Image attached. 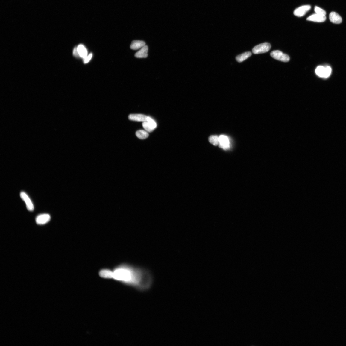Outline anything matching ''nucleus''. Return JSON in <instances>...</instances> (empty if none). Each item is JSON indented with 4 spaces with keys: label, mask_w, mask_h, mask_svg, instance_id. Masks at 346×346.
<instances>
[{
    "label": "nucleus",
    "mask_w": 346,
    "mask_h": 346,
    "mask_svg": "<svg viewBox=\"0 0 346 346\" xmlns=\"http://www.w3.org/2000/svg\"><path fill=\"white\" fill-rule=\"evenodd\" d=\"M329 19L330 21L334 24H339L342 21V18L337 13L334 12L330 13Z\"/></svg>",
    "instance_id": "f8f14e48"
},
{
    "label": "nucleus",
    "mask_w": 346,
    "mask_h": 346,
    "mask_svg": "<svg viewBox=\"0 0 346 346\" xmlns=\"http://www.w3.org/2000/svg\"><path fill=\"white\" fill-rule=\"evenodd\" d=\"M72 54L73 56L76 58H78L80 57L78 51H77V47H75L74 48L73 50Z\"/></svg>",
    "instance_id": "4be33fe9"
},
{
    "label": "nucleus",
    "mask_w": 346,
    "mask_h": 346,
    "mask_svg": "<svg viewBox=\"0 0 346 346\" xmlns=\"http://www.w3.org/2000/svg\"><path fill=\"white\" fill-rule=\"evenodd\" d=\"M77 49L80 57L84 59L88 56L87 50L83 45H79Z\"/></svg>",
    "instance_id": "dca6fc26"
},
{
    "label": "nucleus",
    "mask_w": 346,
    "mask_h": 346,
    "mask_svg": "<svg viewBox=\"0 0 346 346\" xmlns=\"http://www.w3.org/2000/svg\"><path fill=\"white\" fill-rule=\"evenodd\" d=\"M136 135L138 138L142 139L147 138L149 136V134L147 131L142 130L136 131Z\"/></svg>",
    "instance_id": "a211bd4d"
},
{
    "label": "nucleus",
    "mask_w": 346,
    "mask_h": 346,
    "mask_svg": "<svg viewBox=\"0 0 346 346\" xmlns=\"http://www.w3.org/2000/svg\"><path fill=\"white\" fill-rule=\"evenodd\" d=\"M142 126L145 130L151 133L157 128V124L156 122L151 118L148 116L147 121L143 122Z\"/></svg>",
    "instance_id": "39448f33"
},
{
    "label": "nucleus",
    "mask_w": 346,
    "mask_h": 346,
    "mask_svg": "<svg viewBox=\"0 0 346 346\" xmlns=\"http://www.w3.org/2000/svg\"><path fill=\"white\" fill-rule=\"evenodd\" d=\"M315 11L316 14L323 16H325L326 14V11L323 9L317 6H315Z\"/></svg>",
    "instance_id": "aec40b11"
},
{
    "label": "nucleus",
    "mask_w": 346,
    "mask_h": 346,
    "mask_svg": "<svg viewBox=\"0 0 346 346\" xmlns=\"http://www.w3.org/2000/svg\"><path fill=\"white\" fill-rule=\"evenodd\" d=\"M148 47L147 45L141 48L135 55L136 57L139 58H146L148 57Z\"/></svg>",
    "instance_id": "ddd939ff"
},
{
    "label": "nucleus",
    "mask_w": 346,
    "mask_h": 346,
    "mask_svg": "<svg viewBox=\"0 0 346 346\" xmlns=\"http://www.w3.org/2000/svg\"><path fill=\"white\" fill-rule=\"evenodd\" d=\"M98 274L103 279H113V270L110 268H101L99 271Z\"/></svg>",
    "instance_id": "423d86ee"
},
{
    "label": "nucleus",
    "mask_w": 346,
    "mask_h": 346,
    "mask_svg": "<svg viewBox=\"0 0 346 346\" xmlns=\"http://www.w3.org/2000/svg\"><path fill=\"white\" fill-rule=\"evenodd\" d=\"M331 68L329 66H318L315 70V73L318 76L321 78H326L329 77L331 75Z\"/></svg>",
    "instance_id": "f03ea898"
},
{
    "label": "nucleus",
    "mask_w": 346,
    "mask_h": 346,
    "mask_svg": "<svg viewBox=\"0 0 346 346\" xmlns=\"http://www.w3.org/2000/svg\"><path fill=\"white\" fill-rule=\"evenodd\" d=\"M209 142L215 146H217L219 144V137L217 135H212L209 138Z\"/></svg>",
    "instance_id": "6ab92c4d"
},
{
    "label": "nucleus",
    "mask_w": 346,
    "mask_h": 346,
    "mask_svg": "<svg viewBox=\"0 0 346 346\" xmlns=\"http://www.w3.org/2000/svg\"><path fill=\"white\" fill-rule=\"evenodd\" d=\"M271 45L268 43H265L256 45L252 49L253 53L255 54L265 53L269 51Z\"/></svg>",
    "instance_id": "7ed1b4c3"
},
{
    "label": "nucleus",
    "mask_w": 346,
    "mask_h": 346,
    "mask_svg": "<svg viewBox=\"0 0 346 346\" xmlns=\"http://www.w3.org/2000/svg\"><path fill=\"white\" fill-rule=\"evenodd\" d=\"M219 146L220 148L224 150H227L230 149V145L228 138L224 135H221L219 136Z\"/></svg>",
    "instance_id": "6e6552de"
},
{
    "label": "nucleus",
    "mask_w": 346,
    "mask_h": 346,
    "mask_svg": "<svg viewBox=\"0 0 346 346\" xmlns=\"http://www.w3.org/2000/svg\"><path fill=\"white\" fill-rule=\"evenodd\" d=\"M20 196L22 199L25 202L27 208L30 211H33L34 210L33 204L28 195L24 192H21Z\"/></svg>",
    "instance_id": "0eeeda50"
},
{
    "label": "nucleus",
    "mask_w": 346,
    "mask_h": 346,
    "mask_svg": "<svg viewBox=\"0 0 346 346\" xmlns=\"http://www.w3.org/2000/svg\"><path fill=\"white\" fill-rule=\"evenodd\" d=\"M113 280L141 292L151 289L153 285V274L147 268L123 262L114 267Z\"/></svg>",
    "instance_id": "f257e3e1"
},
{
    "label": "nucleus",
    "mask_w": 346,
    "mask_h": 346,
    "mask_svg": "<svg viewBox=\"0 0 346 346\" xmlns=\"http://www.w3.org/2000/svg\"><path fill=\"white\" fill-rule=\"evenodd\" d=\"M311 7L309 5L303 6L300 7L296 9L294 13L295 16L300 17L304 16L306 13L310 10Z\"/></svg>",
    "instance_id": "9d476101"
},
{
    "label": "nucleus",
    "mask_w": 346,
    "mask_h": 346,
    "mask_svg": "<svg viewBox=\"0 0 346 346\" xmlns=\"http://www.w3.org/2000/svg\"><path fill=\"white\" fill-rule=\"evenodd\" d=\"M326 19L325 16H321L316 13L309 16L307 18V20L309 21L321 22H324Z\"/></svg>",
    "instance_id": "4468645a"
},
{
    "label": "nucleus",
    "mask_w": 346,
    "mask_h": 346,
    "mask_svg": "<svg viewBox=\"0 0 346 346\" xmlns=\"http://www.w3.org/2000/svg\"><path fill=\"white\" fill-rule=\"evenodd\" d=\"M92 54L91 53L88 55L87 57L84 59V62L85 64L88 63L91 60L92 57Z\"/></svg>",
    "instance_id": "412c9836"
},
{
    "label": "nucleus",
    "mask_w": 346,
    "mask_h": 346,
    "mask_svg": "<svg viewBox=\"0 0 346 346\" xmlns=\"http://www.w3.org/2000/svg\"><path fill=\"white\" fill-rule=\"evenodd\" d=\"M252 55L251 52H245L236 57V60L238 62H241L245 61Z\"/></svg>",
    "instance_id": "f3484780"
},
{
    "label": "nucleus",
    "mask_w": 346,
    "mask_h": 346,
    "mask_svg": "<svg viewBox=\"0 0 346 346\" xmlns=\"http://www.w3.org/2000/svg\"><path fill=\"white\" fill-rule=\"evenodd\" d=\"M51 219V216L48 214L44 213L37 216L36 218V222L38 225H43L46 224Z\"/></svg>",
    "instance_id": "1a4fd4ad"
},
{
    "label": "nucleus",
    "mask_w": 346,
    "mask_h": 346,
    "mask_svg": "<svg viewBox=\"0 0 346 346\" xmlns=\"http://www.w3.org/2000/svg\"><path fill=\"white\" fill-rule=\"evenodd\" d=\"M271 56L275 60L281 62H287L290 60L289 56L279 51H273L270 54Z\"/></svg>",
    "instance_id": "20e7f679"
},
{
    "label": "nucleus",
    "mask_w": 346,
    "mask_h": 346,
    "mask_svg": "<svg viewBox=\"0 0 346 346\" xmlns=\"http://www.w3.org/2000/svg\"><path fill=\"white\" fill-rule=\"evenodd\" d=\"M148 116L140 114H135L130 115L129 117V119L131 121L138 122H145L147 120Z\"/></svg>",
    "instance_id": "9b49d317"
},
{
    "label": "nucleus",
    "mask_w": 346,
    "mask_h": 346,
    "mask_svg": "<svg viewBox=\"0 0 346 346\" xmlns=\"http://www.w3.org/2000/svg\"><path fill=\"white\" fill-rule=\"evenodd\" d=\"M145 43L143 41L136 40L132 42L130 48L134 50H138L145 46Z\"/></svg>",
    "instance_id": "2eb2a0df"
}]
</instances>
